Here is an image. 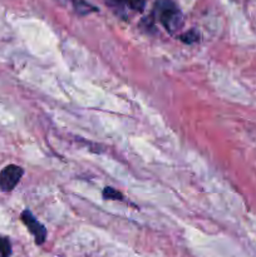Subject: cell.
I'll list each match as a JSON object with an SVG mask.
<instances>
[{
    "label": "cell",
    "mask_w": 256,
    "mask_h": 257,
    "mask_svg": "<svg viewBox=\"0 0 256 257\" xmlns=\"http://www.w3.org/2000/svg\"><path fill=\"white\" fill-rule=\"evenodd\" d=\"M155 15L168 33L175 34L183 24V15L172 0H157Z\"/></svg>",
    "instance_id": "obj_1"
},
{
    "label": "cell",
    "mask_w": 256,
    "mask_h": 257,
    "mask_svg": "<svg viewBox=\"0 0 256 257\" xmlns=\"http://www.w3.org/2000/svg\"><path fill=\"white\" fill-rule=\"evenodd\" d=\"M23 173H24V171L19 166L10 165L5 167L0 173V188H2V191L9 192V191L14 190L15 186L19 183Z\"/></svg>",
    "instance_id": "obj_2"
},
{
    "label": "cell",
    "mask_w": 256,
    "mask_h": 257,
    "mask_svg": "<svg viewBox=\"0 0 256 257\" xmlns=\"http://www.w3.org/2000/svg\"><path fill=\"white\" fill-rule=\"evenodd\" d=\"M22 220L23 222L25 223V226L28 227V230L30 231V233L34 236L35 242H37L38 245H42L45 241V237H47V230H45L44 226H43L42 223L33 216V213L28 210H25L24 212L22 213Z\"/></svg>",
    "instance_id": "obj_3"
},
{
    "label": "cell",
    "mask_w": 256,
    "mask_h": 257,
    "mask_svg": "<svg viewBox=\"0 0 256 257\" xmlns=\"http://www.w3.org/2000/svg\"><path fill=\"white\" fill-rule=\"evenodd\" d=\"M107 4L115 8H128V9L136 10V12H142L145 8L146 0H105Z\"/></svg>",
    "instance_id": "obj_4"
},
{
    "label": "cell",
    "mask_w": 256,
    "mask_h": 257,
    "mask_svg": "<svg viewBox=\"0 0 256 257\" xmlns=\"http://www.w3.org/2000/svg\"><path fill=\"white\" fill-rule=\"evenodd\" d=\"M103 197L105 200H113V201H122L123 200V196L122 193L118 192L117 190L112 187H105L103 190Z\"/></svg>",
    "instance_id": "obj_5"
},
{
    "label": "cell",
    "mask_w": 256,
    "mask_h": 257,
    "mask_svg": "<svg viewBox=\"0 0 256 257\" xmlns=\"http://www.w3.org/2000/svg\"><path fill=\"white\" fill-rule=\"evenodd\" d=\"M12 246L8 238L0 237V257H10Z\"/></svg>",
    "instance_id": "obj_6"
},
{
    "label": "cell",
    "mask_w": 256,
    "mask_h": 257,
    "mask_svg": "<svg viewBox=\"0 0 256 257\" xmlns=\"http://www.w3.org/2000/svg\"><path fill=\"white\" fill-rule=\"evenodd\" d=\"M197 39H198V34L195 32V30H191V32H187L185 33V34L181 35V40L187 43V44H191V43L196 42Z\"/></svg>",
    "instance_id": "obj_7"
}]
</instances>
